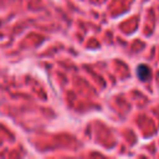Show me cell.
Masks as SVG:
<instances>
[{
    "label": "cell",
    "instance_id": "6da1fadb",
    "mask_svg": "<svg viewBox=\"0 0 159 159\" xmlns=\"http://www.w3.org/2000/svg\"><path fill=\"white\" fill-rule=\"evenodd\" d=\"M137 75L140 81H148L150 77V68L147 65H139L137 68Z\"/></svg>",
    "mask_w": 159,
    "mask_h": 159
}]
</instances>
